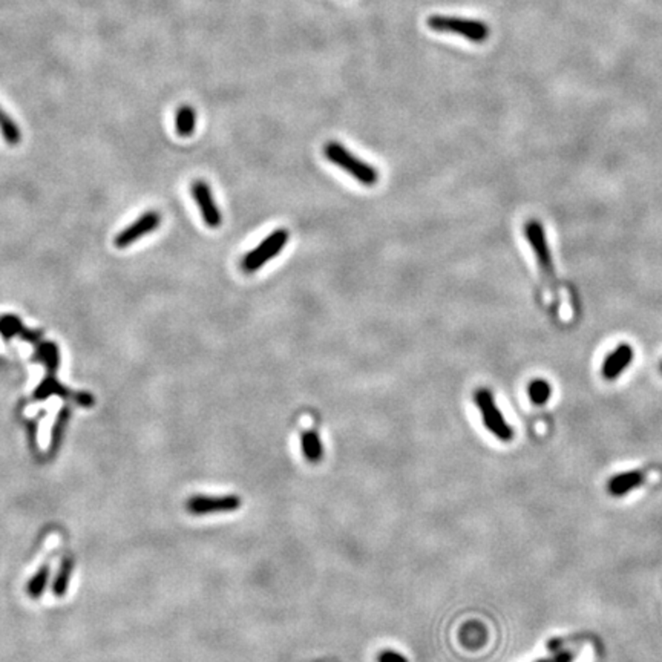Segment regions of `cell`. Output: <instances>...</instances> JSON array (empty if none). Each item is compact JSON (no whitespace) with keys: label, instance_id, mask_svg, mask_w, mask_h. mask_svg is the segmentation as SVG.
Masks as SVG:
<instances>
[{"label":"cell","instance_id":"cell-1","mask_svg":"<svg viewBox=\"0 0 662 662\" xmlns=\"http://www.w3.org/2000/svg\"><path fill=\"white\" fill-rule=\"evenodd\" d=\"M324 152L333 164L347 171L351 176H355L357 181L365 184V186H374L377 183L379 172L374 167L353 155L345 146H342L338 141H329L324 147Z\"/></svg>","mask_w":662,"mask_h":662},{"label":"cell","instance_id":"cell-2","mask_svg":"<svg viewBox=\"0 0 662 662\" xmlns=\"http://www.w3.org/2000/svg\"><path fill=\"white\" fill-rule=\"evenodd\" d=\"M474 402L482 414L483 425L486 427V429L494 437L505 441V443L514 439V429H512L505 416H503L501 411L498 410L491 390L484 386L477 388L474 391Z\"/></svg>","mask_w":662,"mask_h":662},{"label":"cell","instance_id":"cell-3","mask_svg":"<svg viewBox=\"0 0 662 662\" xmlns=\"http://www.w3.org/2000/svg\"><path fill=\"white\" fill-rule=\"evenodd\" d=\"M428 26L432 31L437 32L460 34L465 39L475 43H482L489 37V28L486 23L470 19H460V17L431 16L428 19Z\"/></svg>","mask_w":662,"mask_h":662},{"label":"cell","instance_id":"cell-4","mask_svg":"<svg viewBox=\"0 0 662 662\" xmlns=\"http://www.w3.org/2000/svg\"><path fill=\"white\" fill-rule=\"evenodd\" d=\"M288 231L278 228L270 233L259 245H256L252 252L247 253L243 259V269L247 273L258 271L262 266H266L275 256L284 249L288 243Z\"/></svg>","mask_w":662,"mask_h":662},{"label":"cell","instance_id":"cell-5","mask_svg":"<svg viewBox=\"0 0 662 662\" xmlns=\"http://www.w3.org/2000/svg\"><path fill=\"white\" fill-rule=\"evenodd\" d=\"M525 235L527 238L529 244H531V247H532L534 255L537 258L538 266H540L543 276L547 281H549L551 286H553L555 281H557V278H555L553 259H552V255H551L549 244H547V238H546V232H544L543 224L537 219L527 221L526 226H525Z\"/></svg>","mask_w":662,"mask_h":662},{"label":"cell","instance_id":"cell-6","mask_svg":"<svg viewBox=\"0 0 662 662\" xmlns=\"http://www.w3.org/2000/svg\"><path fill=\"white\" fill-rule=\"evenodd\" d=\"M243 501L238 496H193L188 500L186 509L193 515L224 514L235 512L241 508Z\"/></svg>","mask_w":662,"mask_h":662},{"label":"cell","instance_id":"cell-7","mask_svg":"<svg viewBox=\"0 0 662 662\" xmlns=\"http://www.w3.org/2000/svg\"><path fill=\"white\" fill-rule=\"evenodd\" d=\"M161 224V215L155 210L146 212L137 221H134L125 231L120 232L116 238V245L118 249H126L130 244L141 240V238L152 233Z\"/></svg>","mask_w":662,"mask_h":662},{"label":"cell","instance_id":"cell-8","mask_svg":"<svg viewBox=\"0 0 662 662\" xmlns=\"http://www.w3.org/2000/svg\"><path fill=\"white\" fill-rule=\"evenodd\" d=\"M192 195L201 210L202 219L210 228H216L223 223V215L214 200V193L204 180H197L192 184Z\"/></svg>","mask_w":662,"mask_h":662},{"label":"cell","instance_id":"cell-9","mask_svg":"<svg viewBox=\"0 0 662 662\" xmlns=\"http://www.w3.org/2000/svg\"><path fill=\"white\" fill-rule=\"evenodd\" d=\"M633 348L629 345V343H621L618 345L611 355H608L603 364V377L606 381H615L616 377H620L625 369L629 368L633 360Z\"/></svg>","mask_w":662,"mask_h":662},{"label":"cell","instance_id":"cell-10","mask_svg":"<svg viewBox=\"0 0 662 662\" xmlns=\"http://www.w3.org/2000/svg\"><path fill=\"white\" fill-rule=\"evenodd\" d=\"M644 480H646V475L641 471H627L616 474L608 480L607 492L611 494L612 497H624L633 489L639 488Z\"/></svg>","mask_w":662,"mask_h":662},{"label":"cell","instance_id":"cell-11","mask_svg":"<svg viewBox=\"0 0 662 662\" xmlns=\"http://www.w3.org/2000/svg\"><path fill=\"white\" fill-rule=\"evenodd\" d=\"M458 638H460V642L465 647L475 650L484 646V642L488 641V630L482 623L470 621L460 629Z\"/></svg>","mask_w":662,"mask_h":662},{"label":"cell","instance_id":"cell-12","mask_svg":"<svg viewBox=\"0 0 662 662\" xmlns=\"http://www.w3.org/2000/svg\"><path fill=\"white\" fill-rule=\"evenodd\" d=\"M301 449L302 455L307 462L310 463H319L324 458V446L319 434L314 429H307L302 432L301 437Z\"/></svg>","mask_w":662,"mask_h":662},{"label":"cell","instance_id":"cell-13","mask_svg":"<svg viewBox=\"0 0 662 662\" xmlns=\"http://www.w3.org/2000/svg\"><path fill=\"white\" fill-rule=\"evenodd\" d=\"M35 360L45 364L48 374H56L60 365V351L54 342L40 341L35 343Z\"/></svg>","mask_w":662,"mask_h":662},{"label":"cell","instance_id":"cell-14","mask_svg":"<svg viewBox=\"0 0 662 662\" xmlns=\"http://www.w3.org/2000/svg\"><path fill=\"white\" fill-rule=\"evenodd\" d=\"M175 128L180 137H190L197 128V112L189 104H184L176 112Z\"/></svg>","mask_w":662,"mask_h":662},{"label":"cell","instance_id":"cell-15","mask_svg":"<svg viewBox=\"0 0 662 662\" xmlns=\"http://www.w3.org/2000/svg\"><path fill=\"white\" fill-rule=\"evenodd\" d=\"M54 394L65 397V399L71 396L66 388L57 382L54 374H48L45 379H43V382L37 386V390L34 391V399L43 400V399H47V397L54 396Z\"/></svg>","mask_w":662,"mask_h":662},{"label":"cell","instance_id":"cell-16","mask_svg":"<svg viewBox=\"0 0 662 662\" xmlns=\"http://www.w3.org/2000/svg\"><path fill=\"white\" fill-rule=\"evenodd\" d=\"M529 399L537 407H543L544 403L549 402L552 396V386L551 384L544 381V379H534V381L527 386Z\"/></svg>","mask_w":662,"mask_h":662},{"label":"cell","instance_id":"cell-17","mask_svg":"<svg viewBox=\"0 0 662 662\" xmlns=\"http://www.w3.org/2000/svg\"><path fill=\"white\" fill-rule=\"evenodd\" d=\"M0 130H2V135L8 145L14 146L20 143L22 134L19 126L16 125V121L2 108H0Z\"/></svg>","mask_w":662,"mask_h":662},{"label":"cell","instance_id":"cell-18","mask_svg":"<svg viewBox=\"0 0 662 662\" xmlns=\"http://www.w3.org/2000/svg\"><path fill=\"white\" fill-rule=\"evenodd\" d=\"M25 326L20 321L19 316L16 314H5L0 317V334L4 339H13L14 336H20Z\"/></svg>","mask_w":662,"mask_h":662},{"label":"cell","instance_id":"cell-19","mask_svg":"<svg viewBox=\"0 0 662 662\" xmlns=\"http://www.w3.org/2000/svg\"><path fill=\"white\" fill-rule=\"evenodd\" d=\"M48 580H49V569L47 566H43L35 575L30 580L28 586H26V592L31 598H39L48 586Z\"/></svg>","mask_w":662,"mask_h":662},{"label":"cell","instance_id":"cell-20","mask_svg":"<svg viewBox=\"0 0 662 662\" xmlns=\"http://www.w3.org/2000/svg\"><path fill=\"white\" fill-rule=\"evenodd\" d=\"M71 572H73V564H71V561H65L63 564H61L60 573H59V577L54 582V594L57 596L65 595L68 582H69V577H71Z\"/></svg>","mask_w":662,"mask_h":662},{"label":"cell","instance_id":"cell-21","mask_svg":"<svg viewBox=\"0 0 662 662\" xmlns=\"http://www.w3.org/2000/svg\"><path fill=\"white\" fill-rule=\"evenodd\" d=\"M377 662H408L407 656H403L402 653L394 651V650H384L379 653Z\"/></svg>","mask_w":662,"mask_h":662},{"label":"cell","instance_id":"cell-22","mask_svg":"<svg viewBox=\"0 0 662 662\" xmlns=\"http://www.w3.org/2000/svg\"><path fill=\"white\" fill-rule=\"evenodd\" d=\"M20 338L31 342V343H37V342L42 341V331L40 330H26L25 329L20 334Z\"/></svg>","mask_w":662,"mask_h":662},{"label":"cell","instance_id":"cell-23","mask_svg":"<svg viewBox=\"0 0 662 662\" xmlns=\"http://www.w3.org/2000/svg\"><path fill=\"white\" fill-rule=\"evenodd\" d=\"M73 397L77 400V403L80 405V407H92V403H94V397L90 393H77V394H73Z\"/></svg>","mask_w":662,"mask_h":662},{"label":"cell","instance_id":"cell-24","mask_svg":"<svg viewBox=\"0 0 662 662\" xmlns=\"http://www.w3.org/2000/svg\"><path fill=\"white\" fill-rule=\"evenodd\" d=\"M535 662H553V661H552V658H549V659H540V661H535Z\"/></svg>","mask_w":662,"mask_h":662},{"label":"cell","instance_id":"cell-25","mask_svg":"<svg viewBox=\"0 0 662 662\" xmlns=\"http://www.w3.org/2000/svg\"><path fill=\"white\" fill-rule=\"evenodd\" d=\"M659 368H661V373H662V362H661V367H659Z\"/></svg>","mask_w":662,"mask_h":662}]
</instances>
